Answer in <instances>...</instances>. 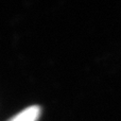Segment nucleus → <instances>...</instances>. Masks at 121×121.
Masks as SVG:
<instances>
[{"label":"nucleus","instance_id":"f257e3e1","mask_svg":"<svg viewBox=\"0 0 121 121\" xmlns=\"http://www.w3.org/2000/svg\"><path fill=\"white\" fill-rule=\"evenodd\" d=\"M40 115V108L37 105H33V106L27 107L17 114L15 117H13L10 121H37L38 117Z\"/></svg>","mask_w":121,"mask_h":121}]
</instances>
